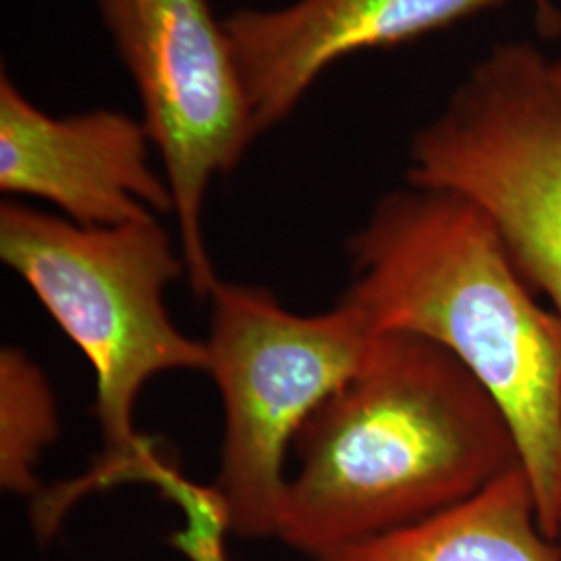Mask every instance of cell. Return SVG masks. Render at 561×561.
I'll use <instances>...</instances> for the list:
<instances>
[{
  "label": "cell",
  "mask_w": 561,
  "mask_h": 561,
  "mask_svg": "<svg viewBox=\"0 0 561 561\" xmlns=\"http://www.w3.org/2000/svg\"><path fill=\"white\" fill-rule=\"evenodd\" d=\"M343 294L377 333L447 350L502 408L518 443L542 530L561 502V321L500 231L472 202L439 190L385 194L347 241Z\"/></svg>",
  "instance_id": "cell-1"
},
{
  "label": "cell",
  "mask_w": 561,
  "mask_h": 561,
  "mask_svg": "<svg viewBox=\"0 0 561 561\" xmlns=\"http://www.w3.org/2000/svg\"><path fill=\"white\" fill-rule=\"evenodd\" d=\"M279 537L319 561L466 502L520 468L507 419L433 341L381 333L304 422Z\"/></svg>",
  "instance_id": "cell-2"
},
{
  "label": "cell",
  "mask_w": 561,
  "mask_h": 561,
  "mask_svg": "<svg viewBox=\"0 0 561 561\" xmlns=\"http://www.w3.org/2000/svg\"><path fill=\"white\" fill-rule=\"evenodd\" d=\"M0 259L94 368L104 456L90 481L144 472L148 454L134 428L141 389L162 373L208 370L206 343L180 331L164 304L187 271L167 229L157 219L81 227L9 198Z\"/></svg>",
  "instance_id": "cell-3"
},
{
  "label": "cell",
  "mask_w": 561,
  "mask_h": 561,
  "mask_svg": "<svg viewBox=\"0 0 561 561\" xmlns=\"http://www.w3.org/2000/svg\"><path fill=\"white\" fill-rule=\"evenodd\" d=\"M208 298L206 373L225 414L213 505L236 537H277L289 447L322 401L360 370L381 333L343 298L312 317L285 310L259 285L219 280Z\"/></svg>",
  "instance_id": "cell-4"
},
{
  "label": "cell",
  "mask_w": 561,
  "mask_h": 561,
  "mask_svg": "<svg viewBox=\"0 0 561 561\" xmlns=\"http://www.w3.org/2000/svg\"><path fill=\"white\" fill-rule=\"evenodd\" d=\"M405 180L479 206L561 321V96L537 46L503 42L470 67L412 136Z\"/></svg>",
  "instance_id": "cell-5"
},
{
  "label": "cell",
  "mask_w": 561,
  "mask_h": 561,
  "mask_svg": "<svg viewBox=\"0 0 561 561\" xmlns=\"http://www.w3.org/2000/svg\"><path fill=\"white\" fill-rule=\"evenodd\" d=\"M96 9L161 157L192 289L208 298L221 279L204 240V202L259 140L225 18L210 0H96Z\"/></svg>",
  "instance_id": "cell-6"
},
{
  "label": "cell",
  "mask_w": 561,
  "mask_h": 561,
  "mask_svg": "<svg viewBox=\"0 0 561 561\" xmlns=\"http://www.w3.org/2000/svg\"><path fill=\"white\" fill-rule=\"evenodd\" d=\"M144 121L115 108L55 117L0 73V190L50 202L81 227H119L173 213Z\"/></svg>",
  "instance_id": "cell-7"
},
{
  "label": "cell",
  "mask_w": 561,
  "mask_h": 561,
  "mask_svg": "<svg viewBox=\"0 0 561 561\" xmlns=\"http://www.w3.org/2000/svg\"><path fill=\"white\" fill-rule=\"evenodd\" d=\"M505 0H294L225 18L256 136L289 119L337 60L454 27Z\"/></svg>",
  "instance_id": "cell-8"
},
{
  "label": "cell",
  "mask_w": 561,
  "mask_h": 561,
  "mask_svg": "<svg viewBox=\"0 0 561 561\" xmlns=\"http://www.w3.org/2000/svg\"><path fill=\"white\" fill-rule=\"evenodd\" d=\"M319 561H561V547L545 535L520 466L466 502Z\"/></svg>",
  "instance_id": "cell-9"
},
{
  "label": "cell",
  "mask_w": 561,
  "mask_h": 561,
  "mask_svg": "<svg viewBox=\"0 0 561 561\" xmlns=\"http://www.w3.org/2000/svg\"><path fill=\"white\" fill-rule=\"evenodd\" d=\"M59 437V410L41 366L20 347L0 352V486L15 495L41 489L36 468Z\"/></svg>",
  "instance_id": "cell-10"
},
{
  "label": "cell",
  "mask_w": 561,
  "mask_h": 561,
  "mask_svg": "<svg viewBox=\"0 0 561 561\" xmlns=\"http://www.w3.org/2000/svg\"><path fill=\"white\" fill-rule=\"evenodd\" d=\"M535 9V20L542 36H558L561 34V11L556 0H530Z\"/></svg>",
  "instance_id": "cell-11"
},
{
  "label": "cell",
  "mask_w": 561,
  "mask_h": 561,
  "mask_svg": "<svg viewBox=\"0 0 561 561\" xmlns=\"http://www.w3.org/2000/svg\"><path fill=\"white\" fill-rule=\"evenodd\" d=\"M551 78H553V85L561 96V60H551Z\"/></svg>",
  "instance_id": "cell-12"
},
{
  "label": "cell",
  "mask_w": 561,
  "mask_h": 561,
  "mask_svg": "<svg viewBox=\"0 0 561 561\" xmlns=\"http://www.w3.org/2000/svg\"><path fill=\"white\" fill-rule=\"evenodd\" d=\"M556 541L560 542L561 547V502L560 510H558V526H556Z\"/></svg>",
  "instance_id": "cell-13"
}]
</instances>
